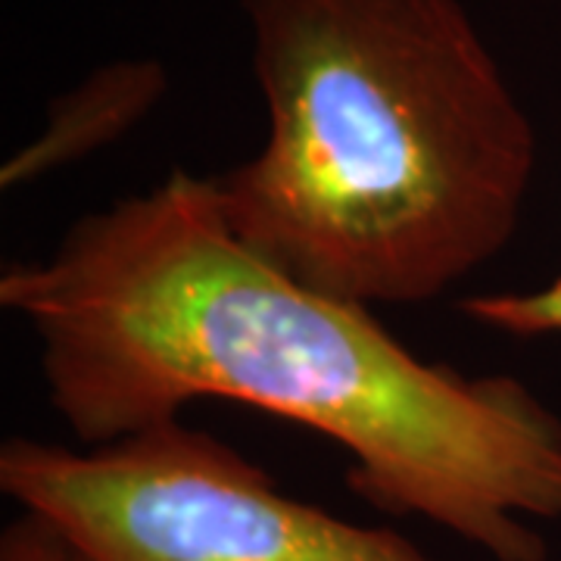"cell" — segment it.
Returning <instances> with one entry per match:
<instances>
[{
    "mask_svg": "<svg viewBox=\"0 0 561 561\" xmlns=\"http://www.w3.org/2000/svg\"><path fill=\"white\" fill-rule=\"evenodd\" d=\"M0 306L38 343L47 400L84 446L231 400L350 453L346 483L493 561H546L530 518H561V421L518 378L459 375L405 350L371 309L302 287L247 250L213 175L66 228L0 275Z\"/></svg>",
    "mask_w": 561,
    "mask_h": 561,
    "instance_id": "6da1fadb",
    "label": "cell"
},
{
    "mask_svg": "<svg viewBox=\"0 0 561 561\" xmlns=\"http://www.w3.org/2000/svg\"><path fill=\"white\" fill-rule=\"evenodd\" d=\"M0 490L79 561H437L390 527L284 496L241 449L181 419L88 453L13 437Z\"/></svg>",
    "mask_w": 561,
    "mask_h": 561,
    "instance_id": "3957f363",
    "label": "cell"
},
{
    "mask_svg": "<svg viewBox=\"0 0 561 561\" xmlns=\"http://www.w3.org/2000/svg\"><path fill=\"white\" fill-rule=\"evenodd\" d=\"M459 312L483 328L518 337L561 334V275L534 294H478L459 302Z\"/></svg>",
    "mask_w": 561,
    "mask_h": 561,
    "instance_id": "5b68a950",
    "label": "cell"
},
{
    "mask_svg": "<svg viewBox=\"0 0 561 561\" xmlns=\"http://www.w3.org/2000/svg\"><path fill=\"white\" fill-rule=\"evenodd\" d=\"M165 69L157 60H122L98 69L50 106L47 128L0 172V187H20L81 160L135 128L165 94Z\"/></svg>",
    "mask_w": 561,
    "mask_h": 561,
    "instance_id": "277c9868",
    "label": "cell"
},
{
    "mask_svg": "<svg viewBox=\"0 0 561 561\" xmlns=\"http://www.w3.org/2000/svg\"><path fill=\"white\" fill-rule=\"evenodd\" d=\"M0 561H79V556L44 518L22 512L0 534Z\"/></svg>",
    "mask_w": 561,
    "mask_h": 561,
    "instance_id": "8992f818",
    "label": "cell"
},
{
    "mask_svg": "<svg viewBox=\"0 0 561 561\" xmlns=\"http://www.w3.org/2000/svg\"><path fill=\"white\" fill-rule=\"evenodd\" d=\"M268 135L231 234L331 300L421 306L522 225L537 131L461 0H241Z\"/></svg>",
    "mask_w": 561,
    "mask_h": 561,
    "instance_id": "7a4b0ae2",
    "label": "cell"
}]
</instances>
